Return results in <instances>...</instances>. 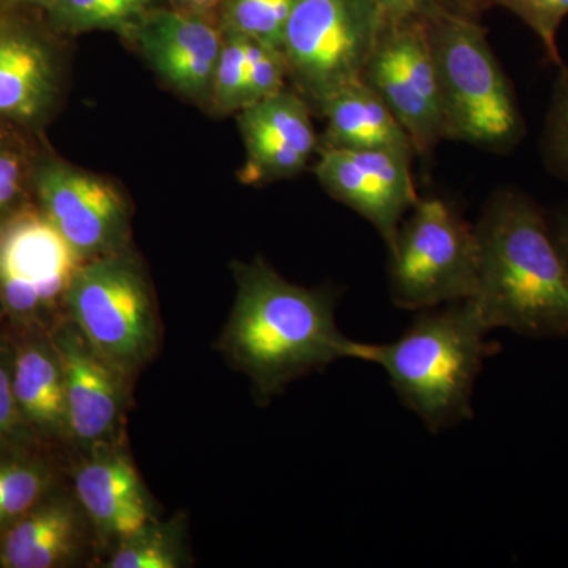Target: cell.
Listing matches in <instances>:
<instances>
[{"instance_id":"4fadbf2b","label":"cell","mask_w":568,"mask_h":568,"mask_svg":"<svg viewBox=\"0 0 568 568\" xmlns=\"http://www.w3.org/2000/svg\"><path fill=\"white\" fill-rule=\"evenodd\" d=\"M134 36L153 70L179 92L201 99L212 91L223 32L211 22L197 14L153 9Z\"/></svg>"},{"instance_id":"836d02e7","label":"cell","mask_w":568,"mask_h":568,"mask_svg":"<svg viewBox=\"0 0 568 568\" xmlns=\"http://www.w3.org/2000/svg\"><path fill=\"white\" fill-rule=\"evenodd\" d=\"M455 2H462V0H455Z\"/></svg>"},{"instance_id":"d6a6232c","label":"cell","mask_w":568,"mask_h":568,"mask_svg":"<svg viewBox=\"0 0 568 568\" xmlns=\"http://www.w3.org/2000/svg\"><path fill=\"white\" fill-rule=\"evenodd\" d=\"M0 313H3L2 306H0Z\"/></svg>"},{"instance_id":"f546056e","label":"cell","mask_w":568,"mask_h":568,"mask_svg":"<svg viewBox=\"0 0 568 568\" xmlns=\"http://www.w3.org/2000/svg\"><path fill=\"white\" fill-rule=\"evenodd\" d=\"M549 216L552 235H555L556 244H558L560 253L568 265V203L560 205L558 211Z\"/></svg>"},{"instance_id":"7a4b0ae2","label":"cell","mask_w":568,"mask_h":568,"mask_svg":"<svg viewBox=\"0 0 568 568\" xmlns=\"http://www.w3.org/2000/svg\"><path fill=\"white\" fill-rule=\"evenodd\" d=\"M237 297L224 347L261 396L306 373L353 358L354 339L335 323L336 293L286 282L263 260L237 264Z\"/></svg>"},{"instance_id":"e0dca14e","label":"cell","mask_w":568,"mask_h":568,"mask_svg":"<svg viewBox=\"0 0 568 568\" xmlns=\"http://www.w3.org/2000/svg\"><path fill=\"white\" fill-rule=\"evenodd\" d=\"M80 537V519L69 503L40 500L7 526L0 540V566L61 567L73 558Z\"/></svg>"},{"instance_id":"603a6c76","label":"cell","mask_w":568,"mask_h":568,"mask_svg":"<svg viewBox=\"0 0 568 568\" xmlns=\"http://www.w3.org/2000/svg\"><path fill=\"white\" fill-rule=\"evenodd\" d=\"M470 3L478 11L489 7L510 11L536 33L548 61L559 70L566 67L559 51L558 33L568 17V0H470Z\"/></svg>"},{"instance_id":"ba28073f","label":"cell","mask_w":568,"mask_h":568,"mask_svg":"<svg viewBox=\"0 0 568 568\" xmlns=\"http://www.w3.org/2000/svg\"><path fill=\"white\" fill-rule=\"evenodd\" d=\"M80 254L47 216L21 207L0 222V306L22 327L48 325L65 305Z\"/></svg>"},{"instance_id":"44dd1931","label":"cell","mask_w":568,"mask_h":568,"mask_svg":"<svg viewBox=\"0 0 568 568\" xmlns=\"http://www.w3.org/2000/svg\"><path fill=\"white\" fill-rule=\"evenodd\" d=\"M18 126L0 121V222L20 211L33 192L36 156Z\"/></svg>"},{"instance_id":"ac0fdd59","label":"cell","mask_w":568,"mask_h":568,"mask_svg":"<svg viewBox=\"0 0 568 568\" xmlns=\"http://www.w3.org/2000/svg\"><path fill=\"white\" fill-rule=\"evenodd\" d=\"M77 495L89 517L123 538L148 526L149 506L136 473L118 457L97 458L77 476Z\"/></svg>"},{"instance_id":"9a60e30c","label":"cell","mask_w":568,"mask_h":568,"mask_svg":"<svg viewBox=\"0 0 568 568\" xmlns=\"http://www.w3.org/2000/svg\"><path fill=\"white\" fill-rule=\"evenodd\" d=\"M58 95V71L47 44L0 20V121L28 125L48 114Z\"/></svg>"},{"instance_id":"cb8c5ba5","label":"cell","mask_w":568,"mask_h":568,"mask_svg":"<svg viewBox=\"0 0 568 568\" xmlns=\"http://www.w3.org/2000/svg\"><path fill=\"white\" fill-rule=\"evenodd\" d=\"M545 170L568 183V67L559 70L540 141Z\"/></svg>"},{"instance_id":"8fae6325","label":"cell","mask_w":568,"mask_h":568,"mask_svg":"<svg viewBox=\"0 0 568 568\" xmlns=\"http://www.w3.org/2000/svg\"><path fill=\"white\" fill-rule=\"evenodd\" d=\"M413 156L387 151H320L315 174L328 196L372 223L387 248L420 200Z\"/></svg>"},{"instance_id":"7c38bea8","label":"cell","mask_w":568,"mask_h":568,"mask_svg":"<svg viewBox=\"0 0 568 568\" xmlns=\"http://www.w3.org/2000/svg\"><path fill=\"white\" fill-rule=\"evenodd\" d=\"M312 111L301 93L286 88L239 111L246 149L245 182L280 181L305 170L320 151Z\"/></svg>"},{"instance_id":"30bf717a","label":"cell","mask_w":568,"mask_h":568,"mask_svg":"<svg viewBox=\"0 0 568 568\" xmlns=\"http://www.w3.org/2000/svg\"><path fill=\"white\" fill-rule=\"evenodd\" d=\"M33 193L40 212L82 260L118 252L129 212L111 182L59 160H43L37 162Z\"/></svg>"},{"instance_id":"3957f363","label":"cell","mask_w":568,"mask_h":568,"mask_svg":"<svg viewBox=\"0 0 568 568\" xmlns=\"http://www.w3.org/2000/svg\"><path fill=\"white\" fill-rule=\"evenodd\" d=\"M473 298L420 310L402 336L386 345L355 342L353 358L387 373L399 402L439 433L470 420L477 377L503 346Z\"/></svg>"},{"instance_id":"277c9868","label":"cell","mask_w":568,"mask_h":568,"mask_svg":"<svg viewBox=\"0 0 568 568\" xmlns=\"http://www.w3.org/2000/svg\"><path fill=\"white\" fill-rule=\"evenodd\" d=\"M444 141L507 155L525 141L526 122L514 85L489 44L470 0L448 2L424 21Z\"/></svg>"},{"instance_id":"1f68e13d","label":"cell","mask_w":568,"mask_h":568,"mask_svg":"<svg viewBox=\"0 0 568 568\" xmlns=\"http://www.w3.org/2000/svg\"><path fill=\"white\" fill-rule=\"evenodd\" d=\"M54 2L55 0H7L10 6H33L43 7V9H50Z\"/></svg>"},{"instance_id":"f1b7e54d","label":"cell","mask_w":568,"mask_h":568,"mask_svg":"<svg viewBox=\"0 0 568 568\" xmlns=\"http://www.w3.org/2000/svg\"><path fill=\"white\" fill-rule=\"evenodd\" d=\"M387 20L426 21L452 0H373ZM455 2V0H454Z\"/></svg>"},{"instance_id":"ffe728a7","label":"cell","mask_w":568,"mask_h":568,"mask_svg":"<svg viewBox=\"0 0 568 568\" xmlns=\"http://www.w3.org/2000/svg\"><path fill=\"white\" fill-rule=\"evenodd\" d=\"M47 10L61 31L134 33L153 10V0H55Z\"/></svg>"},{"instance_id":"2e32d148","label":"cell","mask_w":568,"mask_h":568,"mask_svg":"<svg viewBox=\"0 0 568 568\" xmlns=\"http://www.w3.org/2000/svg\"><path fill=\"white\" fill-rule=\"evenodd\" d=\"M320 114L325 119L320 151H387L417 156L409 134L394 112L362 80L335 93Z\"/></svg>"},{"instance_id":"5b68a950","label":"cell","mask_w":568,"mask_h":568,"mask_svg":"<svg viewBox=\"0 0 568 568\" xmlns=\"http://www.w3.org/2000/svg\"><path fill=\"white\" fill-rule=\"evenodd\" d=\"M477 282L476 226L443 197L420 196L388 246L392 302L420 312L469 301Z\"/></svg>"},{"instance_id":"484cf974","label":"cell","mask_w":568,"mask_h":568,"mask_svg":"<svg viewBox=\"0 0 568 568\" xmlns=\"http://www.w3.org/2000/svg\"><path fill=\"white\" fill-rule=\"evenodd\" d=\"M245 108L282 91L287 65L282 50L260 40L246 39ZM242 111V110H241Z\"/></svg>"},{"instance_id":"6da1fadb","label":"cell","mask_w":568,"mask_h":568,"mask_svg":"<svg viewBox=\"0 0 568 568\" xmlns=\"http://www.w3.org/2000/svg\"><path fill=\"white\" fill-rule=\"evenodd\" d=\"M476 226L473 301L489 327L530 338H568V265L547 211L517 186L488 197Z\"/></svg>"},{"instance_id":"52a82bcc","label":"cell","mask_w":568,"mask_h":568,"mask_svg":"<svg viewBox=\"0 0 568 568\" xmlns=\"http://www.w3.org/2000/svg\"><path fill=\"white\" fill-rule=\"evenodd\" d=\"M65 306L88 345L119 369L141 364L155 347L151 291L125 254L108 253L82 264Z\"/></svg>"},{"instance_id":"4316f807","label":"cell","mask_w":568,"mask_h":568,"mask_svg":"<svg viewBox=\"0 0 568 568\" xmlns=\"http://www.w3.org/2000/svg\"><path fill=\"white\" fill-rule=\"evenodd\" d=\"M179 566L178 551L162 534L148 532V526L140 532L125 538V544L108 564L112 568H175Z\"/></svg>"},{"instance_id":"8992f818","label":"cell","mask_w":568,"mask_h":568,"mask_svg":"<svg viewBox=\"0 0 568 568\" xmlns=\"http://www.w3.org/2000/svg\"><path fill=\"white\" fill-rule=\"evenodd\" d=\"M387 18L373 0H297L284 28L287 77L321 112L355 81L375 50Z\"/></svg>"},{"instance_id":"9c48e42d","label":"cell","mask_w":568,"mask_h":568,"mask_svg":"<svg viewBox=\"0 0 568 568\" xmlns=\"http://www.w3.org/2000/svg\"><path fill=\"white\" fill-rule=\"evenodd\" d=\"M362 81L394 112L409 134L416 155H433L444 136L435 62L425 22L387 20Z\"/></svg>"},{"instance_id":"5bb4252c","label":"cell","mask_w":568,"mask_h":568,"mask_svg":"<svg viewBox=\"0 0 568 568\" xmlns=\"http://www.w3.org/2000/svg\"><path fill=\"white\" fill-rule=\"evenodd\" d=\"M54 345L65 379L70 435L85 443L103 439L121 409L118 366L97 354L77 328L62 331Z\"/></svg>"},{"instance_id":"7402d4cb","label":"cell","mask_w":568,"mask_h":568,"mask_svg":"<svg viewBox=\"0 0 568 568\" xmlns=\"http://www.w3.org/2000/svg\"><path fill=\"white\" fill-rule=\"evenodd\" d=\"M297 0H223V32L280 48Z\"/></svg>"},{"instance_id":"4dcf8cb0","label":"cell","mask_w":568,"mask_h":568,"mask_svg":"<svg viewBox=\"0 0 568 568\" xmlns=\"http://www.w3.org/2000/svg\"><path fill=\"white\" fill-rule=\"evenodd\" d=\"M185 6L192 7L193 10L201 11L211 9L213 6H220L223 0H182Z\"/></svg>"},{"instance_id":"d4e9b609","label":"cell","mask_w":568,"mask_h":568,"mask_svg":"<svg viewBox=\"0 0 568 568\" xmlns=\"http://www.w3.org/2000/svg\"><path fill=\"white\" fill-rule=\"evenodd\" d=\"M246 52L245 37L223 32V47L213 77L215 104L223 112H239L245 108Z\"/></svg>"},{"instance_id":"83f0119b","label":"cell","mask_w":568,"mask_h":568,"mask_svg":"<svg viewBox=\"0 0 568 568\" xmlns=\"http://www.w3.org/2000/svg\"><path fill=\"white\" fill-rule=\"evenodd\" d=\"M13 357L0 346V452L17 439L22 424H26L13 392Z\"/></svg>"},{"instance_id":"d6986e66","label":"cell","mask_w":568,"mask_h":568,"mask_svg":"<svg viewBox=\"0 0 568 568\" xmlns=\"http://www.w3.org/2000/svg\"><path fill=\"white\" fill-rule=\"evenodd\" d=\"M11 377L26 424L48 435L69 433L65 379L55 345L33 339L18 347Z\"/></svg>"}]
</instances>
